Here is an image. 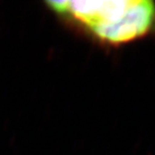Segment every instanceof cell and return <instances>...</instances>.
<instances>
[{"label": "cell", "instance_id": "obj_1", "mask_svg": "<svg viewBox=\"0 0 155 155\" xmlns=\"http://www.w3.org/2000/svg\"><path fill=\"white\" fill-rule=\"evenodd\" d=\"M48 5L58 15L112 45L143 38L155 25V4L148 0L51 1Z\"/></svg>", "mask_w": 155, "mask_h": 155}]
</instances>
